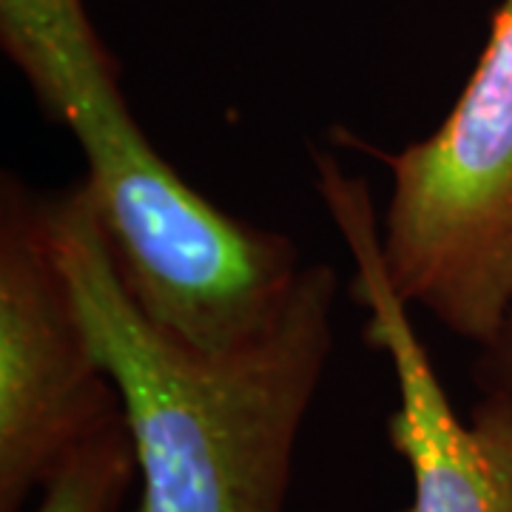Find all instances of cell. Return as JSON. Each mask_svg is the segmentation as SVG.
I'll return each mask as SVG.
<instances>
[{
  "label": "cell",
  "mask_w": 512,
  "mask_h": 512,
  "mask_svg": "<svg viewBox=\"0 0 512 512\" xmlns=\"http://www.w3.org/2000/svg\"><path fill=\"white\" fill-rule=\"evenodd\" d=\"M470 373L478 399L498 404L512 419V319L490 345L476 348Z\"/></svg>",
  "instance_id": "cell-7"
},
{
  "label": "cell",
  "mask_w": 512,
  "mask_h": 512,
  "mask_svg": "<svg viewBox=\"0 0 512 512\" xmlns=\"http://www.w3.org/2000/svg\"><path fill=\"white\" fill-rule=\"evenodd\" d=\"M123 419L63 268L49 194L0 177V512H23L74 447Z\"/></svg>",
  "instance_id": "cell-4"
},
{
  "label": "cell",
  "mask_w": 512,
  "mask_h": 512,
  "mask_svg": "<svg viewBox=\"0 0 512 512\" xmlns=\"http://www.w3.org/2000/svg\"><path fill=\"white\" fill-rule=\"evenodd\" d=\"M390 174L382 254L413 311L473 348L512 319V0L450 114L399 151Z\"/></svg>",
  "instance_id": "cell-3"
},
{
  "label": "cell",
  "mask_w": 512,
  "mask_h": 512,
  "mask_svg": "<svg viewBox=\"0 0 512 512\" xmlns=\"http://www.w3.org/2000/svg\"><path fill=\"white\" fill-rule=\"evenodd\" d=\"M15 69L43 114L80 148L83 183L134 302L200 348H234L268 328L305 268L299 248L185 183L134 117L97 29Z\"/></svg>",
  "instance_id": "cell-2"
},
{
  "label": "cell",
  "mask_w": 512,
  "mask_h": 512,
  "mask_svg": "<svg viewBox=\"0 0 512 512\" xmlns=\"http://www.w3.org/2000/svg\"><path fill=\"white\" fill-rule=\"evenodd\" d=\"M316 194L348 251L350 296L365 311V339L393 370L396 407L387 436L410 473L402 512H512V419L478 399L464 419L444 390L413 308L396 291L382 254V217L362 174L328 157Z\"/></svg>",
  "instance_id": "cell-5"
},
{
  "label": "cell",
  "mask_w": 512,
  "mask_h": 512,
  "mask_svg": "<svg viewBox=\"0 0 512 512\" xmlns=\"http://www.w3.org/2000/svg\"><path fill=\"white\" fill-rule=\"evenodd\" d=\"M137 478L126 419L74 447L37 493L32 512H120Z\"/></svg>",
  "instance_id": "cell-6"
},
{
  "label": "cell",
  "mask_w": 512,
  "mask_h": 512,
  "mask_svg": "<svg viewBox=\"0 0 512 512\" xmlns=\"http://www.w3.org/2000/svg\"><path fill=\"white\" fill-rule=\"evenodd\" d=\"M49 205L86 330L120 393L137 512H285L299 433L333 353L339 274L305 262L262 333L200 348L134 302L83 177L52 191Z\"/></svg>",
  "instance_id": "cell-1"
}]
</instances>
